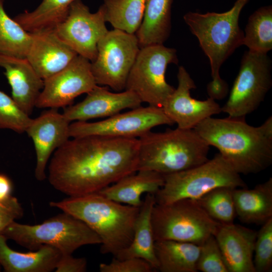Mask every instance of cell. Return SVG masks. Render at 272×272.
<instances>
[{
	"label": "cell",
	"instance_id": "1",
	"mask_svg": "<svg viewBox=\"0 0 272 272\" xmlns=\"http://www.w3.org/2000/svg\"><path fill=\"white\" fill-rule=\"evenodd\" d=\"M139 148L138 139L73 138L53 153L49 182L69 196L98 192L137 171Z\"/></svg>",
	"mask_w": 272,
	"mask_h": 272
},
{
	"label": "cell",
	"instance_id": "2",
	"mask_svg": "<svg viewBox=\"0 0 272 272\" xmlns=\"http://www.w3.org/2000/svg\"><path fill=\"white\" fill-rule=\"evenodd\" d=\"M245 118L210 117L193 129L238 174H256L272 163V136L261 125H250Z\"/></svg>",
	"mask_w": 272,
	"mask_h": 272
},
{
	"label": "cell",
	"instance_id": "3",
	"mask_svg": "<svg viewBox=\"0 0 272 272\" xmlns=\"http://www.w3.org/2000/svg\"><path fill=\"white\" fill-rule=\"evenodd\" d=\"M85 223L100 238V252L115 256L132 241L140 208L123 205L98 192L50 201Z\"/></svg>",
	"mask_w": 272,
	"mask_h": 272
},
{
	"label": "cell",
	"instance_id": "4",
	"mask_svg": "<svg viewBox=\"0 0 272 272\" xmlns=\"http://www.w3.org/2000/svg\"><path fill=\"white\" fill-rule=\"evenodd\" d=\"M137 171L163 175L186 170L209 160L210 146L194 129L151 130L139 138Z\"/></svg>",
	"mask_w": 272,
	"mask_h": 272
},
{
	"label": "cell",
	"instance_id": "5",
	"mask_svg": "<svg viewBox=\"0 0 272 272\" xmlns=\"http://www.w3.org/2000/svg\"><path fill=\"white\" fill-rule=\"evenodd\" d=\"M248 1L237 0L229 10L223 13L189 12L183 16L185 23L209 59L213 81L221 79V66L243 45L244 32L239 25V19Z\"/></svg>",
	"mask_w": 272,
	"mask_h": 272
},
{
	"label": "cell",
	"instance_id": "6",
	"mask_svg": "<svg viewBox=\"0 0 272 272\" xmlns=\"http://www.w3.org/2000/svg\"><path fill=\"white\" fill-rule=\"evenodd\" d=\"M2 234L30 250L46 245L56 248L63 254H72L82 246L101 243L99 237L85 223L64 212L37 225L14 221Z\"/></svg>",
	"mask_w": 272,
	"mask_h": 272
},
{
	"label": "cell",
	"instance_id": "7",
	"mask_svg": "<svg viewBox=\"0 0 272 272\" xmlns=\"http://www.w3.org/2000/svg\"><path fill=\"white\" fill-rule=\"evenodd\" d=\"M162 187L155 194L156 203L197 200L220 187H246L239 174L219 153L213 158L194 167L164 175Z\"/></svg>",
	"mask_w": 272,
	"mask_h": 272
},
{
	"label": "cell",
	"instance_id": "8",
	"mask_svg": "<svg viewBox=\"0 0 272 272\" xmlns=\"http://www.w3.org/2000/svg\"><path fill=\"white\" fill-rule=\"evenodd\" d=\"M151 221L155 241L174 240L199 245L215 235L220 224L211 218L196 200L190 199L156 203Z\"/></svg>",
	"mask_w": 272,
	"mask_h": 272
},
{
	"label": "cell",
	"instance_id": "9",
	"mask_svg": "<svg viewBox=\"0 0 272 272\" xmlns=\"http://www.w3.org/2000/svg\"><path fill=\"white\" fill-rule=\"evenodd\" d=\"M178 63L177 51L163 44L140 48L128 74L125 90L135 93L141 102L162 107L175 88L166 81L168 64Z\"/></svg>",
	"mask_w": 272,
	"mask_h": 272
},
{
	"label": "cell",
	"instance_id": "10",
	"mask_svg": "<svg viewBox=\"0 0 272 272\" xmlns=\"http://www.w3.org/2000/svg\"><path fill=\"white\" fill-rule=\"evenodd\" d=\"M271 60L267 54L245 51L221 112L230 117L240 118L256 110L271 87Z\"/></svg>",
	"mask_w": 272,
	"mask_h": 272
},
{
	"label": "cell",
	"instance_id": "11",
	"mask_svg": "<svg viewBox=\"0 0 272 272\" xmlns=\"http://www.w3.org/2000/svg\"><path fill=\"white\" fill-rule=\"evenodd\" d=\"M140 49L135 34L117 29L108 31L99 41L96 57L91 62L97 85L109 87L116 92L124 90Z\"/></svg>",
	"mask_w": 272,
	"mask_h": 272
},
{
	"label": "cell",
	"instance_id": "12",
	"mask_svg": "<svg viewBox=\"0 0 272 272\" xmlns=\"http://www.w3.org/2000/svg\"><path fill=\"white\" fill-rule=\"evenodd\" d=\"M162 107L142 106L96 122L77 121L70 123V138L100 135L138 139L155 126L174 124Z\"/></svg>",
	"mask_w": 272,
	"mask_h": 272
},
{
	"label": "cell",
	"instance_id": "13",
	"mask_svg": "<svg viewBox=\"0 0 272 272\" xmlns=\"http://www.w3.org/2000/svg\"><path fill=\"white\" fill-rule=\"evenodd\" d=\"M105 23L101 6L92 13L82 0H75L65 19L53 29L78 55L92 62L97 54L99 41L108 31Z\"/></svg>",
	"mask_w": 272,
	"mask_h": 272
},
{
	"label": "cell",
	"instance_id": "14",
	"mask_svg": "<svg viewBox=\"0 0 272 272\" xmlns=\"http://www.w3.org/2000/svg\"><path fill=\"white\" fill-rule=\"evenodd\" d=\"M97 85L91 61L78 55L63 69L44 80L35 107L65 108L73 104L76 98L87 94Z\"/></svg>",
	"mask_w": 272,
	"mask_h": 272
},
{
	"label": "cell",
	"instance_id": "15",
	"mask_svg": "<svg viewBox=\"0 0 272 272\" xmlns=\"http://www.w3.org/2000/svg\"><path fill=\"white\" fill-rule=\"evenodd\" d=\"M178 86L166 101L162 108L177 127L193 129L205 119L221 112V107L212 98L198 100L191 97L190 90L196 85L183 66L178 68Z\"/></svg>",
	"mask_w": 272,
	"mask_h": 272
},
{
	"label": "cell",
	"instance_id": "16",
	"mask_svg": "<svg viewBox=\"0 0 272 272\" xmlns=\"http://www.w3.org/2000/svg\"><path fill=\"white\" fill-rule=\"evenodd\" d=\"M70 121L57 108H50L32 119L26 132L34 144L36 165L35 177L43 181L48 161L57 149L69 140Z\"/></svg>",
	"mask_w": 272,
	"mask_h": 272
},
{
	"label": "cell",
	"instance_id": "17",
	"mask_svg": "<svg viewBox=\"0 0 272 272\" xmlns=\"http://www.w3.org/2000/svg\"><path fill=\"white\" fill-rule=\"evenodd\" d=\"M142 102L133 92L124 90L112 92L106 87L96 86L82 101L64 108V116L70 121H87L109 117L125 109L141 106Z\"/></svg>",
	"mask_w": 272,
	"mask_h": 272
},
{
	"label": "cell",
	"instance_id": "18",
	"mask_svg": "<svg viewBox=\"0 0 272 272\" xmlns=\"http://www.w3.org/2000/svg\"><path fill=\"white\" fill-rule=\"evenodd\" d=\"M31 33L32 41L26 58L43 80L63 69L78 55L54 29Z\"/></svg>",
	"mask_w": 272,
	"mask_h": 272
},
{
	"label": "cell",
	"instance_id": "19",
	"mask_svg": "<svg viewBox=\"0 0 272 272\" xmlns=\"http://www.w3.org/2000/svg\"><path fill=\"white\" fill-rule=\"evenodd\" d=\"M257 232L240 225L220 224L214 235L229 272H256L253 263Z\"/></svg>",
	"mask_w": 272,
	"mask_h": 272
},
{
	"label": "cell",
	"instance_id": "20",
	"mask_svg": "<svg viewBox=\"0 0 272 272\" xmlns=\"http://www.w3.org/2000/svg\"><path fill=\"white\" fill-rule=\"evenodd\" d=\"M0 67L12 89V98L27 115L32 113L43 88L44 80L26 58L0 54Z\"/></svg>",
	"mask_w": 272,
	"mask_h": 272
},
{
	"label": "cell",
	"instance_id": "21",
	"mask_svg": "<svg viewBox=\"0 0 272 272\" xmlns=\"http://www.w3.org/2000/svg\"><path fill=\"white\" fill-rule=\"evenodd\" d=\"M164 182V175L161 174L150 170H139L98 192L116 202L140 208L143 203L142 194H155Z\"/></svg>",
	"mask_w": 272,
	"mask_h": 272
},
{
	"label": "cell",
	"instance_id": "22",
	"mask_svg": "<svg viewBox=\"0 0 272 272\" xmlns=\"http://www.w3.org/2000/svg\"><path fill=\"white\" fill-rule=\"evenodd\" d=\"M7 238L0 234V264L7 272H50L55 270L61 253L56 248L42 245L37 249L21 252L11 249Z\"/></svg>",
	"mask_w": 272,
	"mask_h": 272
},
{
	"label": "cell",
	"instance_id": "23",
	"mask_svg": "<svg viewBox=\"0 0 272 272\" xmlns=\"http://www.w3.org/2000/svg\"><path fill=\"white\" fill-rule=\"evenodd\" d=\"M236 215L243 223L262 225L272 218V178L253 188L233 191Z\"/></svg>",
	"mask_w": 272,
	"mask_h": 272
},
{
	"label": "cell",
	"instance_id": "24",
	"mask_svg": "<svg viewBox=\"0 0 272 272\" xmlns=\"http://www.w3.org/2000/svg\"><path fill=\"white\" fill-rule=\"evenodd\" d=\"M155 204V194L147 193L140 207L131 242L113 257L118 259L142 258L148 262L154 270H158V263L155 251V240L151 221L152 212Z\"/></svg>",
	"mask_w": 272,
	"mask_h": 272
},
{
	"label": "cell",
	"instance_id": "25",
	"mask_svg": "<svg viewBox=\"0 0 272 272\" xmlns=\"http://www.w3.org/2000/svg\"><path fill=\"white\" fill-rule=\"evenodd\" d=\"M173 0H145L143 18L135 33L140 48L163 44L171 30Z\"/></svg>",
	"mask_w": 272,
	"mask_h": 272
},
{
	"label": "cell",
	"instance_id": "26",
	"mask_svg": "<svg viewBox=\"0 0 272 272\" xmlns=\"http://www.w3.org/2000/svg\"><path fill=\"white\" fill-rule=\"evenodd\" d=\"M200 245L174 240L155 242L158 270L161 272H197Z\"/></svg>",
	"mask_w": 272,
	"mask_h": 272
},
{
	"label": "cell",
	"instance_id": "27",
	"mask_svg": "<svg viewBox=\"0 0 272 272\" xmlns=\"http://www.w3.org/2000/svg\"><path fill=\"white\" fill-rule=\"evenodd\" d=\"M75 0H42L31 12L25 11L14 20L30 33L53 29L66 17L71 4Z\"/></svg>",
	"mask_w": 272,
	"mask_h": 272
},
{
	"label": "cell",
	"instance_id": "28",
	"mask_svg": "<svg viewBox=\"0 0 272 272\" xmlns=\"http://www.w3.org/2000/svg\"><path fill=\"white\" fill-rule=\"evenodd\" d=\"M145 0H104L105 20L114 29L135 34L143 20Z\"/></svg>",
	"mask_w": 272,
	"mask_h": 272
},
{
	"label": "cell",
	"instance_id": "29",
	"mask_svg": "<svg viewBox=\"0 0 272 272\" xmlns=\"http://www.w3.org/2000/svg\"><path fill=\"white\" fill-rule=\"evenodd\" d=\"M32 41V34L8 16L0 0V54L26 58Z\"/></svg>",
	"mask_w": 272,
	"mask_h": 272
},
{
	"label": "cell",
	"instance_id": "30",
	"mask_svg": "<svg viewBox=\"0 0 272 272\" xmlns=\"http://www.w3.org/2000/svg\"><path fill=\"white\" fill-rule=\"evenodd\" d=\"M243 45L249 50L267 54L272 49V6L261 7L249 17Z\"/></svg>",
	"mask_w": 272,
	"mask_h": 272
},
{
	"label": "cell",
	"instance_id": "31",
	"mask_svg": "<svg viewBox=\"0 0 272 272\" xmlns=\"http://www.w3.org/2000/svg\"><path fill=\"white\" fill-rule=\"evenodd\" d=\"M233 189L229 187H218L196 200L206 213L218 223H233L236 216Z\"/></svg>",
	"mask_w": 272,
	"mask_h": 272
},
{
	"label": "cell",
	"instance_id": "32",
	"mask_svg": "<svg viewBox=\"0 0 272 272\" xmlns=\"http://www.w3.org/2000/svg\"><path fill=\"white\" fill-rule=\"evenodd\" d=\"M32 120L12 97L0 90V128L23 133L26 132Z\"/></svg>",
	"mask_w": 272,
	"mask_h": 272
},
{
	"label": "cell",
	"instance_id": "33",
	"mask_svg": "<svg viewBox=\"0 0 272 272\" xmlns=\"http://www.w3.org/2000/svg\"><path fill=\"white\" fill-rule=\"evenodd\" d=\"M261 226L257 232L253 263L256 272H269L272 269V218Z\"/></svg>",
	"mask_w": 272,
	"mask_h": 272
},
{
	"label": "cell",
	"instance_id": "34",
	"mask_svg": "<svg viewBox=\"0 0 272 272\" xmlns=\"http://www.w3.org/2000/svg\"><path fill=\"white\" fill-rule=\"evenodd\" d=\"M196 270L202 272H229L214 235L209 237L200 245Z\"/></svg>",
	"mask_w": 272,
	"mask_h": 272
},
{
	"label": "cell",
	"instance_id": "35",
	"mask_svg": "<svg viewBox=\"0 0 272 272\" xmlns=\"http://www.w3.org/2000/svg\"><path fill=\"white\" fill-rule=\"evenodd\" d=\"M100 272H152L154 269L145 260L140 258L118 259L113 257L108 263H100Z\"/></svg>",
	"mask_w": 272,
	"mask_h": 272
},
{
	"label": "cell",
	"instance_id": "36",
	"mask_svg": "<svg viewBox=\"0 0 272 272\" xmlns=\"http://www.w3.org/2000/svg\"><path fill=\"white\" fill-rule=\"evenodd\" d=\"M24 211L18 199L11 196L8 200L0 202V234L16 220L22 218Z\"/></svg>",
	"mask_w": 272,
	"mask_h": 272
},
{
	"label": "cell",
	"instance_id": "37",
	"mask_svg": "<svg viewBox=\"0 0 272 272\" xmlns=\"http://www.w3.org/2000/svg\"><path fill=\"white\" fill-rule=\"evenodd\" d=\"M87 261L84 257H75L72 254H61L55 267V272H84Z\"/></svg>",
	"mask_w": 272,
	"mask_h": 272
},
{
	"label": "cell",
	"instance_id": "38",
	"mask_svg": "<svg viewBox=\"0 0 272 272\" xmlns=\"http://www.w3.org/2000/svg\"><path fill=\"white\" fill-rule=\"evenodd\" d=\"M207 93L209 98L214 100L224 99L229 93L227 83L222 78L218 80H212L207 86Z\"/></svg>",
	"mask_w": 272,
	"mask_h": 272
},
{
	"label": "cell",
	"instance_id": "39",
	"mask_svg": "<svg viewBox=\"0 0 272 272\" xmlns=\"http://www.w3.org/2000/svg\"><path fill=\"white\" fill-rule=\"evenodd\" d=\"M12 183L6 175L0 173V202L8 200L11 196Z\"/></svg>",
	"mask_w": 272,
	"mask_h": 272
}]
</instances>
